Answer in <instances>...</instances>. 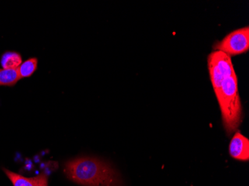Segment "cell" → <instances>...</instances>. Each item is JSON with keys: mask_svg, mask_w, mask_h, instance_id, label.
Instances as JSON below:
<instances>
[{"mask_svg": "<svg viewBox=\"0 0 249 186\" xmlns=\"http://www.w3.org/2000/svg\"><path fill=\"white\" fill-rule=\"evenodd\" d=\"M67 178L84 186H124L119 172L110 163L96 157L83 156L64 165Z\"/></svg>", "mask_w": 249, "mask_h": 186, "instance_id": "1", "label": "cell"}, {"mask_svg": "<svg viewBox=\"0 0 249 186\" xmlns=\"http://www.w3.org/2000/svg\"><path fill=\"white\" fill-rule=\"evenodd\" d=\"M215 95L220 107L224 127L230 135L242 122V105L236 72L224 78Z\"/></svg>", "mask_w": 249, "mask_h": 186, "instance_id": "2", "label": "cell"}, {"mask_svg": "<svg viewBox=\"0 0 249 186\" xmlns=\"http://www.w3.org/2000/svg\"><path fill=\"white\" fill-rule=\"evenodd\" d=\"M214 51H220L227 55L236 56L249 50V27L236 29L213 46Z\"/></svg>", "mask_w": 249, "mask_h": 186, "instance_id": "3", "label": "cell"}, {"mask_svg": "<svg viewBox=\"0 0 249 186\" xmlns=\"http://www.w3.org/2000/svg\"><path fill=\"white\" fill-rule=\"evenodd\" d=\"M208 65L211 83L216 93L224 78L235 72L233 63L230 56L220 51H213L208 55Z\"/></svg>", "mask_w": 249, "mask_h": 186, "instance_id": "4", "label": "cell"}, {"mask_svg": "<svg viewBox=\"0 0 249 186\" xmlns=\"http://www.w3.org/2000/svg\"><path fill=\"white\" fill-rule=\"evenodd\" d=\"M229 153L233 159L249 161V140L240 131H236L229 144Z\"/></svg>", "mask_w": 249, "mask_h": 186, "instance_id": "5", "label": "cell"}, {"mask_svg": "<svg viewBox=\"0 0 249 186\" xmlns=\"http://www.w3.org/2000/svg\"><path fill=\"white\" fill-rule=\"evenodd\" d=\"M3 170L14 186H49L48 177L44 173L29 178L6 169Z\"/></svg>", "mask_w": 249, "mask_h": 186, "instance_id": "6", "label": "cell"}, {"mask_svg": "<svg viewBox=\"0 0 249 186\" xmlns=\"http://www.w3.org/2000/svg\"><path fill=\"white\" fill-rule=\"evenodd\" d=\"M22 62L20 54L15 51L4 53L1 58V66L5 69H18Z\"/></svg>", "mask_w": 249, "mask_h": 186, "instance_id": "7", "label": "cell"}, {"mask_svg": "<svg viewBox=\"0 0 249 186\" xmlns=\"http://www.w3.org/2000/svg\"><path fill=\"white\" fill-rule=\"evenodd\" d=\"M19 78L17 69L0 68V86H12L16 85Z\"/></svg>", "mask_w": 249, "mask_h": 186, "instance_id": "8", "label": "cell"}, {"mask_svg": "<svg viewBox=\"0 0 249 186\" xmlns=\"http://www.w3.org/2000/svg\"><path fill=\"white\" fill-rule=\"evenodd\" d=\"M37 67V59L36 57H32L25 62L22 63L18 67V73L19 78H29L32 76V74L36 72Z\"/></svg>", "mask_w": 249, "mask_h": 186, "instance_id": "9", "label": "cell"}]
</instances>
